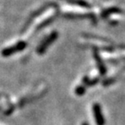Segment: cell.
<instances>
[{
    "label": "cell",
    "instance_id": "obj_4",
    "mask_svg": "<svg viewBox=\"0 0 125 125\" xmlns=\"http://www.w3.org/2000/svg\"><path fill=\"white\" fill-rule=\"evenodd\" d=\"M94 57H95V59H96V64H97V67H98V69H99L100 74L105 75L106 72H107V70H106V67H105V65H104V62H102L101 58H100V57H99V55H98V53L96 52V51L94 52Z\"/></svg>",
    "mask_w": 125,
    "mask_h": 125
},
{
    "label": "cell",
    "instance_id": "obj_1",
    "mask_svg": "<svg viewBox=\"0 0 125 125\" xmlns=\"http://www.w3.org/2000/svg\"><path fill=\"white\" fill-rule=\"evenodd\" d=\"M27 43L23 41H19L18 43H17L15 45H11L10 47H7V48H4L2 51H1V54H2L3 57H10L11 55L15 54V53L18 52V51H22L25 49Z\"/></svg>",
    "mask_w": 125,
    "mask_h": 125
},
{
    "label": "cell",
    "instance_id": "obj_7",
    "mask_svg": "<svg viewBox=\"0 0 125 125\" xmlns=\"http://www.w3.org/2000/svg\"><path fill=\"white\" fill-rule=\"evenodd\" d=\"M85 93V87L83 85H80L76 88V94L78 96H82Z\"/></svg>",
    "mask_w": 125,
    "mask_h": 125
},
{
    "label": "cell",
    "instance_id": "obj_2",
    "mask_svg": "<svg viewBox=\"0 0 125 125\" xmlns=\"http://www.w3.org/2000/svg\"><path fill=\"white\" fill-rule=\"evenodd\" d=\"M57 36H58V33H57V31L51 32L49 35V37H47L46 38L39 44V46L37 47V53H38V54H43V53L45 52V51L47 50V48L51 44H52L53 42L57 38Z\"/></svg>",
    "mask_w": 125,
    "mask_h": 125
},
{
    "label": "cell",
    "instance_id": "obj_5",
    "mask_svg": "<svg viewBox=\"0 0 125 125\" xmlns=\"http://www.w3.org/2000/svg\"><path fill=\"white\" fill-rule=\"evenodd\" d=\"M120 13V12H122V10H120L119 8L117 7H112V8H109V9H107V10H104L103 11V13H102V17L103 18H108L109 15H111V14L113 13Z\"/></svg>",
    "mask_w": 125,
    "mask_h": 125
},
{
    "label": "cell",
    "instance_id": "obj_3",
    "mask_svg": "<svg viewBox=\"0 0 125 125\" xmlns=\"http://www.w3.org/2000/svg\"><path fill=\"white\" fill-rule=\"evenodd\" d=\"M93 114L96 123L97 125H104L105 123V120L104 118V115L102 113L101 107L98 104H95L93 105Z\"/></svg>",
    "mask_w": 125,
    "mask_h": 125
},
{
    "label": "cell",
    "instance_id": "obj_6",
    "mask_svg": "<svg viewBox=\"0 0 125 125\" xmlns=\"http://www.w3.org/2000/svg\"><path fill=\"white\" fill-rule=\"evenodd\" d=\"M67 2H69L71 4H76V5L82 6L84 8H90V5L87 2L83 1V0H67Z\"/></svg>",
    "mask_w": 125,
    "mask_h": 125
},
{
    "label": "cell",
    "instance_id": "obj_8",
    "mask_svg": "<svg viewBox=\"0 0 125 125\" xmlns=\"http://www.w3.org/2000/svg\"><path fill=\"white\" fill-rule=\"evenodd\" d=\"M82 125H88V123H83Z\"/></svg>",
    "mask_w": 125,
    "mask_h": 125
}]
</instances>
